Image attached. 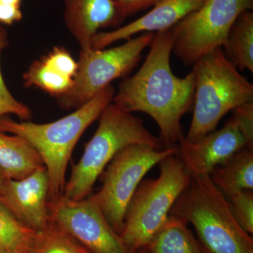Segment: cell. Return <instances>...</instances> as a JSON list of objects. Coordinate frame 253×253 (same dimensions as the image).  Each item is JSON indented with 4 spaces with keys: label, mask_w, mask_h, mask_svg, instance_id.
Listing matches in <instances>:
<instances>
[{
    "label": "cell",
    "mask_w": 253,
    "mask_h": 253,
    "mask_svg": "<svg viewBox=\"0 0 253 253\" xmlns=\"http://www.w3.org/2000/svg\"><path fill=\"white\" fill-rule=\"evenodd\" d=\"M174 41L173 28L154 33L144 63L135 74L123 80L112 101L127 112L151 116L165 148L176 146L184 139L181 118L194 101V73L179 78L171 68Z\"/></svg>",
    "instance_id": "6da1fadb"
},
{
    "label": "cell",
    "mask_w": 253,
    "mask_h": 253,
    "mask_svg": "<svg viewBox=\"0 0 253 253\" xmlns=\"http://www.w3.org/2000/svg\"><path fill=\"white\" fill-rule=\"evenodd\" d=\"M205 0H157L146 14L112 31L99 33L91 43V49H102L138 33L167 31L199 9Z\"/></svg>",
    "instance_id": "4fadbf2b"
},
{
    "label": "cell",
    "mask_w": 253,
    "mask_h": 253,
    "mask_svg": "<svg viewBox=\"0 0 253 253\" xmlns=\"http://www.w3.org/2000/svg\"><path fill=\"white\" fill-rule=\"evenodd\" d=\"M123 18L151 7L157 0H113Z\"/></svg>",
    "instance_id": "d4e9b609"
},
{
    "label": "cell",
    "mask_w": 253,
    "mask_h": 253,
    "mask_svg": "<svg viewBox=\"0 0 253 253\" xmlns=\"http://www.w3.org/2000/svg\"><path fill=\"white\" fill-rule=\"evenodd\" d=\"M177 148L157 149L146 144H131L111 160L99 178L102 186L93 197L113 229L121 234L126 208L146 173Z\"/></svg>",
    "instance_id": "52a82bcc"
},
{
    "label": "cell",
    "mask_w": 253,
    "mask_h": 253,
    "mask_svg": "<svg viewBox=\"0 0 253 253\" xmlns=\"http://www.w3.org/2000/svg\"><path fill=\"white\" fill-rule=\"evenodd\" d=\"M66 27L81 51L91 49L99 30L118 26L123 18L113 0H63Z\"/></svg>",
    "instance_id": "5bb4252c"
},
{
    "label": "cell",
    "mask_w": 253,
    "mask_h": 253,
    "mask_svg": "<svg viewBox=\"0 0 253 253\" xmlns=\"http://www.w3.org/2000/svg\"><path fill=\"white\" fill-rule=\"evenodd\" d=\"M78 249H79V253H92L89 250L84 248V246H80V245H78Z\"/></svg>",
    "instance_id": "f1b7e54d"
},
{
    "label": "cell",
    "mask_w": 253,
    "mask_h": 253,
    "mask_svg": "<svg viewBox=\"0 0 253 253\" xmlns=\"http://www.w3.org/2000/svg\"><path fill=\"white\" fill-rule=\"evenodd\" d=\"M231 112V118L250 144H253V101L241 105Z\"/></svg>",
    "instance_id": "cb8c5ba5"
},
{
    "label": "cell",
    "mask_w": 253,
    "mask_h": 253,
    "mask_svg": "<svg viewBox=\"0 0 253 253\" xmlns=\"http://www.w3.org/2000/svg\"><path fill=\"white\" fill-rule=\"evenodd\" d=\"M9 44L6 30L0 24V117L12 114L22 121H29L32 117L31 109L26 105L15 99L5 84L1 70V54Z\"/></svg>",
    "instance_id": "7402d4cb"
},
{
    "label": "cell",
    "mask_w": 253,
    "mask_h": 253,
    "mask_svg": "<svg viewBox=\"0 0 253 253\" xmlns=\"http://www.w3.org/2000/svg\"><path fill=\"white\" fill-rule=\"evenodd\" d=\"M229 59L240 71L253 72V13H243L232 26L224 46Z\"/></svg>",
    "instance_id": "d6986e66"
},
{
    "label": "cell",
    "mask_w": 253,
    "mask_h": 253,
    "mask_svg": "<svg viewBox=\"0 0 253 253\" xmlns=\"http://www.w3.org/2000/svg\"><path fill=\"white\" fill-rule=\"evenodd\" d=\"M253 0H205L194 12L173 27V51L186 65L224 47L229 31L243 13L253 9Z\"/></svg>",
    "instance_id": "9c48e42d"
},
{
    "label": "cell",
    "mask_w": 253,
    "mask_h": 253,
    "mask_svg": "<svg viewBox=\"0 0 253 253\" xmlns=\"http://www.w3.org/2000/svg\"><path fill=\"white\" fill-rule=\"evenodd\" d=\"M231 212L242 229L253 234V190L238 191L227 197Z\"/></svg>",
    "instance_id": "603a6c76"
},
{
    "label": "cell",
    "mask_w": 253,
    "mask_h": 253,
    "mask_svg": "<svg viewBox=\"0 0 253 253\" xmlns=\"http://www.w3.org/2000/svg\"><path fill=\"white\" fill-rule=\"evenodd\" d=\"M253 147L230 118L221 129H214L195 141L182 139L176 146L177 156L191 177L208 176L239 150Z\"/></svg>",
    "instance_id": "8fae6325"
},
{
    "label": "cell",
    "mask_w": 253,
    "mask_h": 253,
    "mask_svg": "<svg viewBox=\"0 0 253 253\" xmlns=\"http://www.w3.org/2000/svg\"><path fill=\"white\" fill-rule=\"evenodd\" d=\"M154 33H141L121 45L110 49L80 51L78 71L72 87L57 99L62 109H78L118 78L129 74L140 61Z\"/></svg>",
    "instance_id": "ba28073f"
},
{
    "label": "cell",
    "mask_w": 253,
    "mask_h": 253,
    "mask_svg": "<svg viewBox=\"0 0 253 253\" xmlns=\"http://www.w3.org/2000/svg\"><path fill=\"white\" fill-rule=\"evenodd\" d=\"M21 1L22 0H0V3L1 4L18 6V7H21Z\"/></svg>",
    "instance_id": "4316f807"
},
{
    "label": "cell",
    "mask_w": 253,
    "mask_h": 253,
    "mask_svg": "<svg viewBox=\"0 0 253 253\" xmlns=\"http://www.w3.org/2000/svg\"><path fill=\"white\" fill-rule=\"evenodd\" d=\"M136 253H147L146 252V251H144V250H140V251H138Z\"/></svg>",
    "instance_id": "4dcf8cb0"
},
{
    "label": "cell",
    "mask_w": 253,
    "mask_h": 253,
    "mask_svg": "<svg viewBox=\"0 0 253 253\" xmlns=\"http://www.w3.org/2000/svg\"><path fill=\"white\" fill-rule=\"evenodd\" d=\"M49 191V176L42 168L18 180L7 178L0 202L24 225L40 231L51 222Z\"/></svg>",
    "instance_id": "7c38bea8"
},
{
    "label": "cell",
    "mask_w": 253,
    "mask_h": 253,
    "mask_svg": "<svg viewBox=\"0 0 253 253\" xmlns=\"http://www.w3.org/2000/svg\"><path fill=\"white\" fill-rule=\"evenodd\" d=\"M23 18L21 7L0 3V24L12 25Z\"/></svg>",
    "instance_id": "484cf974"
},
{
    "label": "cell",
    "mask_w": 253,
    "mask_h": 253,
    "mask_svg": "<svg viewBox=\"0 0 253 253\" xmlns=\"http://www.w3.org/2000/svg\"><path fill=\"white\" fill-rule=\"evenodd\" d=\"M159 176L141 181L133 195L120 234L130 253L144 249L161 229L191 176L177 154L158 164Z\"/></svg>",
    "instance_id": "8992f818"
},
{
    "label": "cell",
    "mask_w": 253,
    "mask_h": 253,
    "mask_svg": "<svg viewBox=\"0 0 253 253\" xmlns=\"http://www.w3.org/2000/svg\"><path fill=\"white\" fill-rule=\"evenodd\" d=\"M0 253H19L15 252V251H9V250L4 249V248L1 247V246H0Z\"/></svg>",
    "instance_id": "f546056e"
},
{
    "label": "cell",
    "mask_w": 253,
    "mask_h": 253,
    "mask_svg": "<svg viewBox=\"0 0 253 253\" xmlns=\"http://www.w3.org/2000/svg\"><path fill=\"white\" fill-rule=\"evenodd\" d=\"M30 253H79L78 244L51 220L46 229L36 231Z\"/></svg>",
    "instance_id": "44dd1931"
},
{
    "label": "cell",
    "mask_w": 253,
    "mask_h": 253,
    "mask_svg": "<svg viewBox=\"0 0 253 253\" xmlns=\"http://www.w3.org/2000/svg\"><path fill=\"white\" fill-rule=\"evenodd\" d=\"M226 198L238 191L253 189V147H244L209 174Z\"/></svg>",
    "instance_id": "ac0fdd59"
},
{
    "label": "cell",
    "mask_w": 253,
    "mask_h": 253,
    "mask_svg": "<svg viewBox=\"0 0 253 253\" xmlns=\"http://www.w3.org/2000/svg\"><path fill=\"white\" fill-rule=\"evenodd\" d=\"M116 91L109 85L74 112L54 122L38 124L0 117V131L21 136L41 156L49 176V199L62 196L73 150L84 131L112 102Z\"/></svg>",
    "instance_id": "7a4b0ae2"
},
{
    "label": "cell",
    "mask_w": 253,
    "mask_h": 253,
    "mask_svg": "<svg viewBox=\"0 0 253 253\" xmlns=\"http://www.w3.org/2000/svg\"><path fill=\"white\" fill-rule=\"evenodd\" d=\"M7 176L5 175L4 173L0 169V196H1V192H2L5 181L7 179Z\"/></svg>",
    "instance_id": "83f0119b"
},
{
    "label": "cell",
    "mask_w": 253,
    "mask_h": 253,
    "mask_svg": "<svg viewBox=\"0 0 253 253\" xmlns=\"http://www.w3.org/2000/svg\"><path fill=\"white\" fill-rule=\"evenodd\" d=\"M78 71V62L65 48L54 47L34 61L23 75V84L36 86L56 98L72 87Z\"/></svg>",
    "instance_id": "9a60e30c"
},
{
    "label": "cell",
    "mask_w": 253,
    "mask_h": 253,
    "mask_svg": "<svg viewBox=\"0 0 253 253\" xmlns=\"http://www.w3.org/2000/svg\"><path fill=\"white\" fill-rule=\"evenodd\" d=\"M99 119L97 129L80 161L73 165L69 180L66 181L63 195L68 199L88 197L105 168L123 148L136 144L160 149L164 146L142 120L112 102L105 108Z\"/></svg>",
    "instance_id": "5b68a950"
},
{
    "label": "cell",
    "mask_w": 253,
    "mask_h": 253,
    "mask_svg": "<svg viewBox=\"0 0 253 253\" xmlns=\"http://www.w3.org/2000/svg\"><path fill=\"white\" fill-rule=\"evenodd\" d=\"M50 218L60 229L92 253H130L96 204L93 195L73 200L49 199Z\"/></svg>",
    "instance_id": "30bf717a"
},
{
    "label": "cell",
    "mask_w": 253,
    "mask_h": 253,
    "mask_svg": "<svg viewBox=\"0 0 253 253\" xmlns=\"http://www.w3.org/2000/svg\"><path fill=\"white\" fill-rule=\"evenodd\" d=\"M192 224L211 253H253V239L236 220L227 198L209 176L191 177L169 214Z\"/></svg>",
    "instance_id": "3957f363"
},
{
    "label": "cell",
    "mask_w": 253,
    "mask_h": 253,
    "mask_svg": "<svg viewBox=\"0 0 253 253\" xmlns=\"http://www.w3.org/2000/svg\"><path fill=\"white\" fill-rule=\"evenodd\" d=\"M36 231L24 225L0 202V246L19 253H30Z\"/></svg>",
    "instance_id": "ffe728a7"
},
{
    "label": "cell",
    "mask_w": 253,
    "mask_h": 253,
    "mask_svg": "<svg viewBox=\"0 0 253 253\" xmlns=\"http://www.w3.org/2000/svg\"><path fill=\"white\" fill-rule=\"evenodd\" d=\"M188 223L169 214L144 250L147 253H211L194 236Z\"/></svg>",
    "instance_id": "e0dca14e"
},
{
    "label": "cell",
    "mask_w": 253,
    "mask_h": 253,
    "mask_svg": "<svg viewBox=\"0 0 253 253\" xmlns=\"http://www.w3.org/2000/svg\"><path fill=\"white\" fill-rule=\"evenodd\" d=\"M194 112L184 139L195 141L216 129L222 118L241 105L253 101V84L239 72L222 48L196 61Z\"/></svg>",
    "instance_id": "277c9868"
},
{
    "label": "cell",
    "mask_w": 253,
    "mask_h": 253,
    "mask_svg": "<svg viewBox=\"0 0 253 253\" xmlns=\"http://www.w3.org/2000/svg\"><path fill=\"white\" fill-rule=\"evenodd\" d=\"M42 168L41 156L26 139L0 131V169L5 175L18 180Z\"/></svg>",
    "instance_id": "2e32d148"
}]
</instances>
